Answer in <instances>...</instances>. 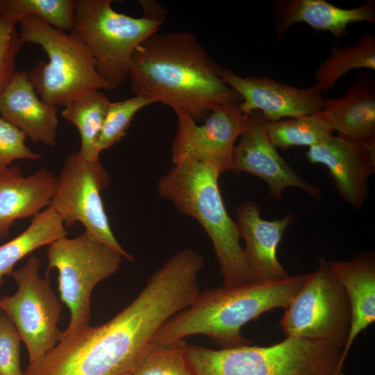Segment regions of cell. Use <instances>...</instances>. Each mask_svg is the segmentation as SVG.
Here are the masks:
<instances>
[{
	"mask_svg": "<svg viewBox=\"0 0 375 375\" xmlns=\"http://www.w3.org/2000/svg\"><path fill=\"white\" fill-rule=\"evenodd\" d=\"M171 295L148 283L107 322L62 335L23 375H121L132 372L159 328L176 312Z\"/></svg>",
	"mask_w": 375,
	"mask_h": 375,
	"instance_id": "obj_1",
	"label": "cell"
},
{
	"mask_svg": "<svg viewBox=\"0 0 375 375\" xmlns=\"http://www.w3.org/2000/svg\"><path fill=\"white\" fill-rule=\"evenodd\" d=\"M222 68L193 33H156L134 51L128 79L135 95L181 108L197 122L218 106L242 101L222 79Z\"/></svg>",
	"mask_w": 375,
	"mask_h": 375,
	"instance_id": "obj_2",
	"label": "cell"
},
{
	"mask_svg": "<svg viewBox=\"0 0 375 375\" xmlns=\"http://www.w3.org/2000/svg\"><path fill=\"white\" fill-rule=\"evenodd\" d=\"M308 273L274 281L211 288L199 293L186 308L159 328L151 343L164 344L192 335H206L222 348L248 344L242 327L274 308L286 309Z\"/></svg>",
	"mask_w": 375,
	"mask_h": 375,
	"instance_id": "obj_3",
	"label": "cell"
},
{
	"mask_svg": "<svg viewBox=\"0 0 375 375\" xmlns=\"http://www.w3.org/2000/svg\"><path fill=\"white\" fill-rule=\"evenodd\" d=\"M219 172L207 163L174 165L157 184L159 196L182 214L194 218L210 238L223 287L259 281L244 248L236 222L229 216L218 185Z\"/></svg>",
	"mask_w": 375,
	"mask_h": 375,
	"instance_id": "obj_4",
	"label": "cell"
},
{
	"mask_svg": "<svg viewBox=\"0 0 375 375\" xmlns=\"http://www.w3.org/2000/svg\"><path fill=\"white\" fill-rule=\"evenodd\" d=\"M342 350L297 337L268 347L242 345L212 349L188 346L194 375H333Z\"/></svg>",
	"mask_w": 375,
	"mask_h": 375,
	"instance_id": "obj_5",
	"label": "cell"
},
{
	"mask_svg": "<svg viewBox=\"0 0 375 375\" xmlns=\"http://www.w3.org/2000/svg\"><path fill=\"white\" fill-rule=\"evenodd\" d=\"M17 28L24 44L39 45L49 58L28 72L29 81L45 103L65 107L90 92L113 90L99 76L93 57L72 31L58 30L33 17L20 19Z\"/></svg>",
	"mask_w": 375,
	"mask_h": 375,
	"instance_id": "obj_6",
	"label": "cell"
},
{
	"mask_svg": "<svg viewBox=\"0 0 375 375\" xmlns=\"http://www.w3.org/2000/svg\"><path fill=\"white\" fill-rule=\"evenodd\" d=\"M110 0H76L72 32L93 57L99 76L112 89L128 78L135 49L163 21L115 11Z\"/></svg>",
	"mask_w": 375,
	"mask_h": 375,
	"instance_id": "obj_7",
	"label": "cell"
},
{
	"mask_svg": "<svg viewBox=\"0 0 375 375\" xmlns=\"http://www.w3.org/2000/svg\"><path fill=\"white\" fill-rule=\"evenodd\" d=\"M47 258V274L53 269L58 272L60 297L69 310V322L62 334L68 335L89 325L94 288L115 274L124 257L85 231L51 243Z\"/></svg>",
	"mask_w": 375,
	"mask_h": 375,
	"instance_id": "obj_8",
	"label": "cell"
},
{
	"mask_svg": "<svg viewBox=\"0 0 375 375\" xmlns=\"http://www.w3.org/2000/svg\"><path fill=\"white\" fill-rule=\"evenodd\" d=\"M285 310L280 326L286 337L322 341L343 350L350 330L351 310L328 260L319 259L318 268L308 273Z\"/></svg>",
	"mask_w": 375,
	"mask_h": 375,
	"instance_id": "obj_9",
	"label": "cell"
},
{
	"mask_svg": "<svg viewBox=\"0 0 375 375\" xmlns=\"http://www.w3.org/2000/svg\"><path fill=\"white\" fill-rule=\"evenodd\" d=\"M109 182L99 157L87 159L79 151H74L67 156L56 176L49 207L61 217L66 228L81 223L85 231L133 261V257L115 237L101 199V192Z\"/></svg>",
	"mask_w": 375,
	"mask_h": 375,
	"instance_id": "obj_10",
	"label": "cell"
},
{
	"mask_svg": "<svg viewBox=\"0 0 375 375\" xmlns=\"http://www.w3.org/2000/svg\"><path fill=\"white\" fill-rule=\"evenodd\" d=\"M40 260L31 256L14 269L11 276L16 292L0 298V311L16 327L28 353L29 363L44 356L61 340L58 327L62 303L51 288L48 277L40 275Z\"/></svg>",
	"mask_w": 375,
	"mask_h": 375,
	"instance_id": "obj_11",
	"label": "cell"
},
{
	"mask_svg": "<svg viewBox=\"0 0 375 375\" xmlns=\"http://www.w3.org/2000/svg\"><path fill=\"white\" fill-rule=\"evenodd\" d=\"M173 110L177 117L172 145L173 164L196 161L212 165L220 174L231 171L235 140L249 124V115L239 104L215 107L201 125L185 110Z\"/></svg>",
	"mask_w": 375,
	"mask_h": 375,
	"instance_id": "obj_12",
	"label": "cell"
},
{
	"mask_svg": "<svg viewBox=\"0 0 375 375\" xmlns=\"http://www.w3.org/2000/svg\"><path fill=\"white\" fill-rule=\"evenodd\" d=\"M249 124L234 147L231 170L236 175L245 172L263 180L276 201L288 188H297L315 199L322 198V190L301 178L279 155L270 142L267 120L259 111L250 115Z\"/></svg>",
	"mask_w": 375,
	"mask_h": 375,
	"instance_id": "obj_13",
	"label": "cell"
},
{
	"mask_svg": "<svg viewBox=\"0 0 375 375\" xmlns=\"http://www.w3.org/2000/svg\"><path fill=\"white\" fill-rule=\"evenodd\" d=\"M312 164L326 167L338 192L360 210L367 198L369 178L375 173V139L353 140L331 134L305 153Z\"/></svg>",
	"mask_w": 375,
	"mask_h": 375,
	"instance_id": "obj_14",
	"label": "cell"
},
{
	"mask_svg": "<svg viewBox=\"0 0 375 375\" xmlns=\"http://www.w3.org/2000/svg\"><path fill=\"white\" fill-rule=\"evenodd\" d=\"M220 76L241 96L239 107L245 115L259 111L268 122L313 115L324 99L316 84L300 89L265 76L243 77L224 67Z\"/></svg>",
	"mask_w": 375,
	"mask_h": 375,
	"instance_id": "obj_15",
	"label": "cell"
},
{
	"mask_svg": "<svg viewBox=\"0 0 375 375\" xmlns=\"http://www.w3.org/2000/svg\"><path fill=\"white\" fill-rule=\"evenodd\" d=\"M260 212V206L253 201H244L237 208L236 223L245 242L244 249L259 281L284 279L289 275L278 260L277 249L294 215L288 212L269 221Z\"/></svg>",
	"mask_w": 375,
	"mask_h": 375,
	"instance_id": "obj_16",
	"label": "cell"
},
{
	"mask_svg": "<svg viewBox=\"0 0 375 375\" xmlns=\"http://www.w3.org/2000/svg\"><path fill=\"white\" fill-rule=\"evenodd\" d=\"M272 13L278 40L299 22L340 38L347 36L351 23L375 22V1L367 0L357 7L344 8L325 0H278L272 4Z\"/></svg>",
	"mask_w": 375,
	"mask_h": 375,
	"instance_id": "obj_17",
	"label": "cell"
},
{
	"mask_svg": "<svg viewBox=\"0 0 375 375\" xmlns=\"http://www.w3.org/2000/svg\"><path fill=\"white\" fill-rule=\"evenodd\" d=\"M0 115L33 142L56 145L57 107L39 97L28 80L27 71H17L0 95Z\"/></svg>",
	"mask_w": 375,
	"mask_h": 375,
	"instance_id": "obj_18",
	"label": "cell"
},
{
	"mask_svg": "<svg viewBox=\"0 0 375 375\" xmlns=\"http://www.w3.org/2000/svg\"><path fill=\"white\" fill-rule=\"evenodd\" d=\"M56 187V176L40 169L24 176L19 165L0 175V240L10 235L14 222L33 218L49 207Z\"/></svg>",
	"mask_w": 375,
	"mask_h": 375,
	"instance_id": "obj_19",
	"label": "cell"
},
{
	"mask_svg": "<svg viewBox=\"0 0 375 375\" xmlns=\"http://www.w3.org/2000/svg\"><path fill=\"white\" fill-rule=\"evenodd\" d=\"M328 265L350 306V330L341 357L346 360L357 336L375 322V258L372 253H363L348 261L328 260Z\"/></svg>",
	"mask_w": 375,
	"mask_h": 375,
	"instance_id": "obj_20",
	"label": "cell"
},
{
	"mask_svg": "<svg viewBox=\"0 0 375 375\" xmlns=\"http://www.w3.org/2000/svg\"><path fill=\"white\" fill-rule=\"evenodd\" d=\"M333 131L347 138L375 139V85L367 72H360L345 94L324 99L319 111Z\"/></svg>",
	"mask_w": 375,
	"mask_h": 375,
	"instance_id": "obj_21",
	"label": "cell"
},
{
	"mask_svg": "<svg viewBox=\"0 0 375 375\" xmlns=\"http://www.w3.org/2000/svg\"><path fill=\"white\" fill-rule=\"evenodd\" d=\"M61 217L47 207L33 217L28 226L15 238L0 245V287L11 276L15 265L33 251L67 236Z\"/></svg>",
	"mask_w": 375,
	"mask_h": 375,
	"instance_id": "obj_22",
	"label": "cell"
},
{
	"mask_svg": "<svg viewBox=\"0 0 375 375\" xmlns=\"http://www.w3.org/2000/svg\"><path fill=\"white\" fill-rule=\"evenodd\" d=\"M356 69H375V35L372 33L362 34L352 45L333 44L330 56L315 72V84L322 94H327L340 78Z\"/></svg>",
	"mask_w": 375,
	"mask_h": 375,
	"instance_id": "obj_23",
	"label": "cell"
},
{
	"mask_svg": "<svg viewBox=\"0 0 375 375\" xmlns=\"http://www.w3.org/2000/svg\"><path fill=\"white\" fill-rule=\"evenodd\" d=\"M109 103L103 92L94 90L72 100L62 110V117L77 128L81 137L79 152L87 159L99 157L97 144Z\"/></svg>",
	"mask_w": 375,
	"mask_h": 375,
	"instance_id": "obj_24",
	"label": "cell"
},
{
	"mask_svg": "<svg viewBox=\"0 0 375 375\" xmlns=\"http://www.w3.org/2000/svg\"><path fill=\"white\" fill-rule=\"evenodd\" d=\"M266 131L272 144L277 149L317 144L334 131L319 112L301 117L267 122Z\"/></svg>",
	"mask_w": 375,
	"mask_h": 375,
	"instance_id": "obj_25",
	"label": "cell"
},
{
	"mask_svg": "<svg viewBox=\"0 0 375 375\" xmlns=\"http://www.w3.org/2000/svg\"><path fill=\"white\" fill-rule=\"evenodd\" d=\"M76 0H0V15L17 23L24 17L41 19L51 26L71 32Z\"/></svg>",
	"mask_w": 375,
	"mask_h": 375,
	"instance_id": "obj_26",
	"label": "cell"
},
{
	"mask_svg": "<svg viewBox=\"0 0 375 375\" xmlns=\"http://www.w3.org/2000/svg\"><path fill=\"white\" fill-rule=\"evenodd\" d=\"M184 340L156 344L151 343L133 375H194L187 358Z\"/></svg>",
	"mask_w": 375,
	"mask_h": 375,
	"instance_id": "obj_27",
	"label": "cell"
},
{
	"mask_svg": "<svg viewBox=\"0 0 375 375\" xmlns=\"http://www.w3.org/2000/svg\"><path fill=\"white\" fill-rule=\"evenodd\" d=\"M153 103L152 99L141 95L110 102L97 144V153L99 155L102 151L119 142L126 135L135 115L144 107Z\"/></svg>",
	"mask_w": 375,
	"mask_h": 375,
	"instance_id": "obj_28",
	"label": "cell"
},
{
	"mask_svg": "<svg viewBox=\"0 0 375 375\" xmlns=\"http://www.w3.org/2000/svg\"><path fill=\"white\" fill-rule=\"evenodd\" d=\"M23 44L17 23L0 15V95L17 72L16 57Z\"/></svg>",
	"mask_w": 375,
	"mask_h": 375,
	"instance_id": "obj_29",
	"label": "cell"
},
{
	"mask_svg": "<svg viewBox=\"0 0 375 375\" xmlns=\"http://www.w3.org/2000/svg\"><path fill=\"white\" fill-rule=\"evenodd\" d=\"M26 135L16 126L0 117V175L15 160H38L39 153L33 151L26 144Z\"/></svg>",
	"mask_w": 375,
	"mask_h": 375,
	"instance_id": "obj_30",
	"label": "cell"
},
{
	"mask_svg": "<svg viewBox=\"0 0 375 375\" xmlns=\"http://www.w3.org/2000/svg\"><path fill=\"white\" fill-rule=\"evenodd\" d=\"M21 342L13 323L0 311V375H23L20 364Z\"/></svg>",
	"mask_w": 375,
	"mask_h": 375,
	"instance_id": "obj_31",
	"label": "cell"
},
{
	"mask_svg": "<svg viewBox=\"0 0 375 375\" xmlns=\"http://www.w3.org/2000/svg\"><path fill=\"white\" fill-rule=\"evenodd\" d=\"M344 365V363H340L338 365V368L336 369L333 375H344L343 372Z\"/></svg>",
	"mask_w": 375,
	"mask_h": 375,
	"instance_id": "obj_32",
	"label": "cell"
},
{
	"mask_svg": "<svg viewBox=\"0 0 375 375\" xmlns=\"http://www.w3.org/2000/svg\"><path fill=\"white\" fill-rule=\"evenodd\" d=\"M121 375H133L131 372L124 373Z\"/></svg>",
	"mask_w": 375,
	"mask_h": 375,
	"instance_id": "obj_33",
	"label": "cell"
}]
</instances>
